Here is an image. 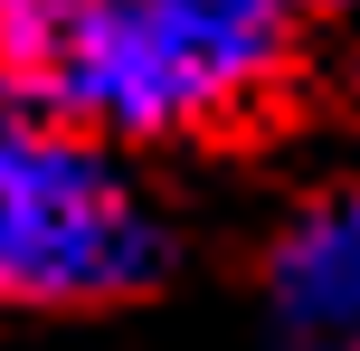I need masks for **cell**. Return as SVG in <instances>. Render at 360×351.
<instances>
[{"label":"cell","mask_w":360,"mask_h":351,"mask_svg":"<svg viewBox=\"0 0 360 351\" xmlns=\"http://www.w3.org/2000/svg\"><path fill=\"white\" fill-rule=\"evenodd\" d=\"M266 333L275 351H360V190L313 200L266 247Z\"/></svg>","instance_id":"3957f363"},{"label":"cell","mask_w":360,"mask_h":351,"mask_svg":"<svg viewBox=\"0 0 360 351\" xmlns=\"http://www.w3.org/2000/svg\"><path fill=\"white\" fill-rule=\"evenodd\" d=\"M76 0H0V86H29V67L48 57V38L67 29Z\"/></svg>","instance_id":"277c9868"},{"label":"cell","mask_w":360,"mask_h":351,"mask_svg":"<svg viewBox=\"0 0 360 351\" xmlns=\"http://www.w3.org/2000/svg\"><path fill=\"white\" fill-rule=\"evenodd\" d=\"M171 276V228L114 171L95 133L38 114L0 86V304L19 314H86L133 304Z\"/></svg>","instance_id":"7a4b0ae2"},{"label":"cell","mask_w":360,"mask_h":351,"mask_svg":"<svg viewBox=\"0 0 360 351\" xmlns=\"http://www.w3.org/2000/svg\"><path fill=\"white\" fill-rule=\"evenodd\" d=\"M285 0H76L19 95L76 133L162 143L237 114L285 67Z\"/></svg>","instance_id":"6da1fadb"},{"label":"cell","mask_w":360,"mask_h":351,"mask_svg":"<svg viewBox=\"0 0 360 351\" xmlns=\"http://www.w3.org/2000/svg\"><path fill=\"white\" fill-rule=\"evenodd\" d=\"M285 10H294V19H313V10H351V0H285Z\"/></svg>","instance_id":"5b68a950"}]
</instances>
